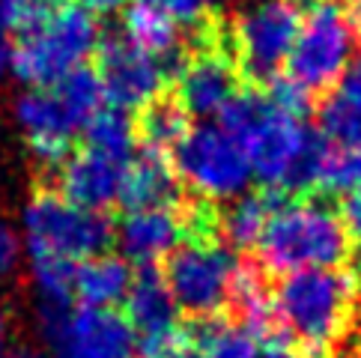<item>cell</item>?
<instances>
[{"label": "cell", "mask_w": 361, "mask_h": 358, "mask_svg": "<svg viewBox=\"0 0 361 358\" xmlns=\"http://www.w3.org/2000/svg\"><path fill=\"white\" fill-rule=\"evenodd\" d=\"M152 358H200V352H197V347L195 343H188V340H173L171 347H164L161 352H156Z\"/></svg>", "instance_id": "cell-35"}, {"label": "cell", "mask_w": 361, "mask_h": 358, "mask_svg": "<svg viewBox=\"0 0 361 358\" xmlns=\"http://www.w3.org/2000/svg\"><path fill=\"white\" fill-rule=\"evenodd\" d=\"M230 304H236L239 323L245 328H251L257 338H260L266 328L275 326L272 296L266 292V284H263L260 272L251 268V266H239L236 280H233V296H230Z\"/></svg>", "instance_id": "cell-26"}, {"label": "cell", "mask_w": 361, "mask_h": 358, "mask_svg": "<svg viewBox=\"0 0 361 358\" xmlns=\"http://www.w3.org/2000/svg\"><path fill=\"white\" fill-rule=\"evenodd\" d=\"M319 125L331 144L361 152V48L343 78L331 87L319 108Z\"/></svg>", "instance_id": "cell-18"}, {"label": "cell", "mask_w": 361, "mask_h": 358, "mask_svg": "<svg viewBox=\"0 0 361 358\" xmlns=\"http://www.w3.org/2000/svg\"><path fill=\"white\" fill-rule=\"evenodd\" d=\"M176 179L206 203H233L254 183L248 152L221 123H197L171 152Z\"/></svg>", "instance_id": "cell-7"}, {"label": "cell", "mask_w": 361, "mask_h": 358, "mask_svg": "<svg viewBox=\"0 0 361 358\" xmlns=\"http://www.w3.org/2000/svg\"><path fill=\"white\" fill-rule=\"evenodd\" d=\"M302 24V9L295 0H254L233 18L230 42L233 63L254 81L278 78L287 66L290 51Z\"/></svg>", "instance_id": "cell-9"}, {"label": "cell", "mask_w": 361, "mask_h": 358, "mask_svg": "<svg viewBox=\"0 0 361 358\" xmlns=\"http://www.w3.org/2000/svg\"><path fill=\"white\" fill-rule=\"evenodd\" d=\"M215 123L245 147L251 173L263 191L275 195L317 188L329 140L311 129L305 117L278 108L266 93H236Z\"/></svg>", "instance_id": "cell-1"}, {"label": "cell", "mask_w": 361, "mask_h": 358, "mask_svg": "<svg viewBox=\"0 0 361 358\" xmlns=\"http://www.w3.org/2000/svg\"><path fill=\"white\" fill-rule=\"evenodd\" d=\"M179 197V179L167 156L159 152H135L123 179L126 209H167Z\"/></svg>", "instance_id": "cell-17"}, {"label": "cell", "mask_w": 361, "mask_h": 358, "mask_svg": "<svg viewBox=\"0 0 361 358\" xmlns=\"http://www.w3.org/2000/svg\"><path fill=\"white\" fill-rule=\"evenodd\" d=\"M188 233V221L173 206L167 209H128L117 230L114 242L120 248V257L132 266L152 268L159 260H167L171 254L183 245Z\"/></svg>", "instance_id": "cell-15"}, {"label": "cell", "mask_w": 361, "mask_h": 358, "mask_svg": "<svg viewBox=\"0 0 361 358\" xmlns=\"http://www.w3.org/2000/svg\"><path fill=\"white\" fill-rule=\"evenodd\" d=\"M12 51H16V30L0 12V81L12 75Z\"/></svg>", "instance_id": "cell-33"}, {"label": "cell", "mask_w": 361, "mask_h": 358, "mask_svg": "<svg viewBox=\"0 0 361 358\" xmlns=\"http://www.w3.org/2000/svg\"><path fill=\"white\" fill-rule=\"evenodd\" d=\"M12 120L27 140L33 159L48 168H57L69 156L72 140L78 135V125L69 120L66 108L60 105L51 87H27L18 93L12 105Z\"/></svg>", "instance_id": "cell-13"}, {"label": "cell", "mask_w": 361, "mask_h": 358, "mask_svg": "<svg viewBox=\"0 0 361 358\" xmlns=\"http://www.w3.org/2000/svg\"><path fill=\"white\" fill-rule=\"evenodd\" d=\"M358 21L341 0H311L287 60V81L311 99L343 78L358 54Z\"/></svg>", "instance_id": "cell-5"}, {"label": "cell", "mask_w": 361, "mask_h": 358, "mask_svg": "<svg viewBox=\"0 0 361 358\" xmlns=\"http://www.w3.org/2000/svg\"><path fill=\"white\" fill-rule=\"evenodd\" d=\"M21 236H18V230L6 224V221H0V275H9L12 268L18 266L21 260Z\"/></svg>", "instance_id": "cell-31"}, {"label": "cell", "mask_w": 361, "mask_h": 358, "mask_svg": "<svg viewBox=\"0 0 361 358\" xmlns=\"http://www.w3.org/2000/svg\"><path fill=\"white\" fill-rule=\"evenodd\" d=\"M123 39L132 42L135 48L147 51V54L159 57L164 66H179L183 63V33H179V24H173L171 18L159 12L156 6L137 0L126 9L123 16ZM176 72V69H173Z\"/></svg>", "instance_id": "cell-20"}, {"label": "cell", "mask_w": 361, "mask_h": 358, "mask_svg": "<svg viewBox=\"0 0 361 358\" xmlns=\"http://www.w3.org/2000/svg\"><path fill=\"white\" fill-rule=\"evenodd\" d=\"M144 4L164 12V16L173 24H179V27H191V24H200L212 16L218 0H144Z\"/></svg>", "instance_id": "cell-30"}, {"label": "cell", "mask_w": 361, "mask_h": 358, "mask_svg": "<svg viewBox=\"0 0 361 358\" xmlns=\"http://www.w3.org/2000/svg\"><path fill=\"white\" fill-rule=\"evenodd\" d=\"M346 275H350V280H353V287H355V292H358V296H361V254H358V257H355L353 268H350V272H346Z\"/></svg>", "instance_id": "cell-38"}, {"label": "cell", "mask_w": 361, "mask_h": 358, "mask_svg": "<svg viewBox=\"0 0 361 358\" xmlns=\"http://www.w3.org/2000/svg\"><path fill=\"white\" fill-rule=\"evenodd\" d=\"M132 266L120 254H96L75 266V299H81L84 308L117 311L132 290Z\"/></svg>", "instance_id": "cell-19"}, {"label": "cell", "mask_w": 361, "mask_h": 358, "mask_svg": "<svg viewBox=\"0 0 361 358\" xmlns=\"http://www.w3.org/2000/svg\"><path fill=\"white\" fill-rule=\"evenodd\" d=\"M84 137H87V149H93L105 159L123 161V164L135 159L137 129H135V120L120 108H105L102 113H96L87 123Z\"/></svg>", "instance_id": "cell-22"}, {"label": "cell", "mask_w": 361, "mask_h": 358, "mask_svg": "<svg viewBox=\"0 0 361 358\" xmlns=\"http://www.w3.org/2000/svg\"><path fill=\"white\" fill-rule=\"evenodd\" d=\"M358 292L346 272L311 268L278 280L272 316L283 338L299 343L307 355H329L341 347L353 323Z\"/></svg>", "instance_id": "cell-2"}, {"label": "cell", "mask_w": 361, "mask_h": 358, "mask_svg": "<svg viewBox=\"0 0 361 358\" xmlns=\"http://www.w3.org/2000/svg\"><path fill=\"white\" fill-rule=\"evenodd\" d=\"M81 6L90 9L93 16H111V12L128 9L132 6V0H81Z\"/></svg>", "instance_id": "cell-34"}, {"label": "cell", "mask_w": 361, "mask_h": 358, "mask_svg": "<svg viewBox=\"0 0 361 358\" xmlns=\"http://www.w3.org/2000/svg\"><path fill=\"white\" fill-rule=\"evenodd\" d=\"M341 218L346 224V233H350V239L361 245V183L350 191V195H343Z\"/></svg>", "instance_id": "cell-32"}, {"label": "cell", "mask_w": 361, "mask_h": 358, "mask_svg": "<svg viewBox=\"0 0 361 358\" xmlns=\"http://www.w3.org/2000/svg\"><path fill=\"white\" fill-rule=\"evenodd\" d=\"M6 358H51V355L39 352V350H18V352H12V355H6Z\"/></svg>", "instance_id": "cell-39"}, {"label": "cell", "mask_w": 361, "mask_h": 358, "mask_svg": "<svg viewBox=\"0 0 361 358\" xmlns=\"http://www.w3.org/2000/svg\"><path fill=\"white\" fill-rule=\"evenodd\" d=\"M254 248L260 266L283 278L311 268H338L350 260L353 239L329 200L302 197L278 203Z\"/></svg>", "instance_id": "cell-3"}, {"label": "cell", "mask_w": 361, "mask_h": 358, "mask_svg": "<svg viewBox=\"0 0 361 358\" xmlns=\"http://www.w3.org/2000/svg\"><path fill=\"white\" fill-rule=\"evenodd\" d=\"M51 90L57 93L60 105L66 108L69 120L78 125V132H84L87 123L108 108V96H105V87H102V78H99V72L90 66L72 72L69 78H63Z\"/></svg>", "instance_id": "cell-25"}, {"label": "cell", "mask_w": 361, "mask_h": 358, "mask_svg": "<svg viewBox=\"0 0 361 358\" xmlns=\"http://www.w3.org/2000/svg\"><path fill=\"white\" fill-rule=\"evenodd\" d=\"M197 352L200 358H263L260 338L242 323H206Z\"/></svg>", "instance_id": "cell-27"}, {"label": "cell", "mask_w": 361, "mask_h": 358, "mask_svg": "<svg viewBox=\"0 0 361 358\" xmlns=\"http://www.w3.org/2000/svg\"><path fill=\"white\" fill-rule=\"evenodd\" d=\"M355 21L361 24V0H358V6H355Z\"/></svg>", "instance_id": "cell-40"}, {"label": "cell", "mask_w": 361, "mask_h": 358, "mask_svg": "<svg viewBox=\"0 0 361 358\" xmlns=\"http://www.w3.org/2000/svg\"><path fill=\"white\" fill-rule=\"evenodd\" d=\"M355 358H361V350H358V355H355Z\"/></svg>", "instance_id": "cell-41"}, {"label": "cell", "mask_w": 361, "mask_h": 358, "mask_svg": "<svg viewBox=\"0 0 361 358\" xmlns=\"http://www.w3.org/2000/svg\"><path fill=\"white\" fill-rule=\"evenodd\" d=\"M239 266L242 263L215 236H191L164 260L161 278L179 314L212 319L230 304Z\"/></svg>", "instance_id": "cell-8"}, {"label": "cell", "mask_w": 361, "mask_h": 358, "mask_svg": "<svg viewBox=\"0 0 361 358\" xmlns=\"http://www.w3.org/2000/svg\"><path fill=\"white\" fill-rule=\"evenodd\" d=\"M137 129V140L144 144L147 152H159V156H167L179 147L191 129V123L185 117V111L176 105V101H152L149 108L140 111V120L135 123Z\"/></svg>", "instance_id": "cell-23"}, {"label": "cell", "mask_w": 361, "mask_h": 358, "mask_svg": "<svg viewBox=\"0 0 361 358\" xmlns=\"http://www.w3.org/2000/svg\"><path fill=\"white\" fill-rule=\"evenodd\" d=\"M6 340H9V314H6L4 304H0V352H4Z\"/></svg>", "instance_id": "cell-37"}, {"label": "cell", "mask_w": 361, "mask_h": 358, "mask_svg": "<svg viewBox=\"0 0 361 358\" xmlns=\"http://www.w3.org/2000/svg\"><path fill=\"white\" fill-rule=\"evenodd\" d=\"M18 236L30 260L48 257L78 266L108 251L114 242V227L105 212L81 209L57 191H36L21 209Z\"/></svg>", "instance_id": "cell-6"}, {"label": "cell", "mask_w": 361, "mask_h": 358, "mask_svg": "<svg viewBox=\"0 0 361 358\" xmlns=\"http://www.w3.org/2000/svg\"><path fill=\"white\" fill-rule=\"evenodd\" d=\"M63 4H66V0H0V12L6 16V21L12 24V30L18 36L21 30L45 21L51 12H57Z\"/></svg>", "instance_id": "cell-29"}, {"label": "cell", "mask_w": 361, "mask_h": 358, "mask_svg": "<svg viewBox=\"0 0 361 358\" xmlns=\"http://www.w3.org/2000/svg\"><path fill=\"white\" fill-rule=\"evenodd\" d=\"M126 319L137 335V358H152L164 347L179 340V308L167 290L161 272L144 268L135 275L132 290L126 296Z\"/></svg>", "instance_id": "cell-14"}, {"label": "cell", "mask_w": 361, "mask_h": 358, "mask_svg": "<svg viewBox=\"0 0 361 358\" xmlns=\"http://www.w3.org/2000/svg\"><path fill=\"white\" fill-rule=\"evenodd\" d=\"M263 358H311V355H305V352H295L290 347H272V350H266Z\"/></svg>", "instance_id": "cell-36"}, {"label": "cell", "mask_w": 361, "mask_h": 358, "mask_svg": "<svg viewBox=\"0 0 361 358\" xmlns=\"http://www.w3.org/2000/svg\"><path fill=\"white\" fill-rule=\"evenodd\" d=\"M99 78L105 87L108 101L120 111H144L152 101H159L161 90L171 78V69L159 57L126 42L123 36H114L99 48Z\"/></svg>", "instance_id": "cell-11"}, {"label": "cell", "mask_w": 361, "mask_h": 358, "mask_svg": "<svg viewBox=\"0 0 361 358\" xmlns=\"http://www.w3.org/2000/svg\"><path fill=\"white\" fill-rule=\"evenodd\" d=\"M30 280L39 304V319L57 316L72 308L75 299V263L66 260H33L30 263Z\"/></svg>", "instance_id": "cell-24"}, {"label": "cell", "mask_w": 361, "mask_h": 358, "mask_svg": "<svg viewBox=\"0 0 361 358\" xmlns=\"http://www.w3.org/2000/svg\"><path fill=\"white\" fill-rule=\"evenodd\" d=\"M39 323L51 358H137V335L120 311L81 304Z\"/></svg>", "instance_id": "cell-10"}, {"label": "cell", "mask_w": 361, "mask_h": 358, "mask_svg": "<svg viewBox=\"0 0 361 358\" xmlns=\"http://www.w3.org/2000/svg\"><path fill=\"white\" fill-rule=\"evenodd\" d=\"M278 206L275 195L260 191V195H242L239 200L227 203V209L218 218V233L224 236L230 248H254L269 224V215Z\"/></svg>", "instance_id": "cell-21"}, {"label": "cell", "mask_w": 361, "mask_h": 358, "mask_svg": "<svg viewBox=\"0 0 361 358\" xmlns=\"http://www.w3.org/2000/svg\"><path fill=\"white\" fill-rule=\"evenodd\" d=\"M361 183V152L343 149L329 140V149L322 156V168L317 176V188L329 191V195H350Z\"/></svg>", "instance_id": "cell-28"}, {"label": "cell", "mask_w": 361, "mask_h": 358, "mask_svg": "<svg viewBox=\"0 0 361 358\" xmlns=\"http://www.w3.org/2000/svg\"><path fill=\"white\" fill-rule=\"evenodd\" d=\"M99 18L81 4H63L57 12L16 36L12 75L27 87H57L99 54Z\"/></svg>", "instance_id": "cell-4"}, {"label": "cell", "mask_w": 361, "mask_h": 358, "mask_svg": "<svg viewBox=\"0 0 361 358\" xmlns=\"http://www.w3.org/2000/svg\"><path fill=\"white\" fill-rule=\"evenodd\" d=\"M239 93V69L221 48L206 45L176 66V105L188 120L209 123Z\"/></svg>", "instance_id": "cell-12"}, {"label": "cell", "mask_w": 361, "mask_h": 358, "mask_svg": "<svg viewBox=\"0 0 361 358\" xmlns=\"http://www.w3.org/2000/svg\"><path fill=\"white\" fill-rule=\"evenodd\" d=\"M128 164L99 156L93 149L69 152L57 164V195L90 212H105L123 197Z\"/></svg>", "instance_id": "cell-16"}]
</instances>
